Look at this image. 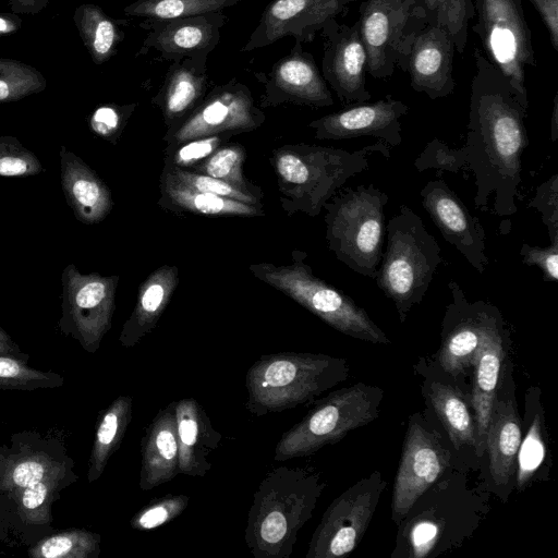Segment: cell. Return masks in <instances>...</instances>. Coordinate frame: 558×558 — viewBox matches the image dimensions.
I'll return each instance as SVG.
<instances>
[{
  "instance_id": "cell-1",
  "label": "cell",
  "mask_w": 558,
  "mask_h": 558,
  "mask_svg": "<svg viewBox=\"0 0 558 558\" xmlns=\"http://www.w3.org/2000/svg\"><path fill=\"white\" fill-rule=\"evenodd\" d=\"M466 143V169L475 177V208L486 211L494 194V213L518 211L521 157L529 144L524 119L529 101L502 72L474 49Z\"/></svg>"
},
{
  "instance_id": "cell-2",
  "label": "cell",
  "mask_w": 558,
  "mask_h": 558,
  "mask_svg": "<svg viewBox=\"0 0 558 558\" xmlns=\"http://www.w3.org/2000/svg\"><path fill=\"white\" fill-rule=\"evenodd\" d=\"M390 157L378 141L355 151L311 144H286L272 150L270 163L277 175L279 201L288 216L319 215L324 205L344 183L368 168V158Z\"/></svg>"
},
{
  "instance_id": "cell-3",
  "label": "cell",
  "mask_w": 558,
  "mask_h": 558,
  "mask_svg": "<svg viewBox=\"0 0 558 558\" xmlns=\"http://www.w3.org/2000/svg\"><path fill=\"white\" fill-rule=\"evenodd\" d=\"M323 489L318 475L302 468L268 472L247 513L244 539L250 553L255 558H289Z\"/></svg>"
},
{
  "instance_id": "cell-4",
  "label": "cell",
  "mask_w": 558,
  "mask_h": 558,
  "mask_svg": "<svg viewBox=\"0 0 558 558\" xmlns=\"http://www.w3.org/2000/svg\"><path fill=\"white\" fill-rule=\"evenodd\" d=\"M347 376L341 357L298 352L262 355L246 373V409L256 416L294 409Z\"/></svg>"
},
{
  "instance_id": "cell-5",
  "label": "cell",
  "mask_w": 558,
  "mask_h": 558,
  "mask_svg": "<svg viewBox=\"0 0 558 558\" xmlns=\"http://www.w3.org/2000/svg\"><path fill=\"white\" fill-rule=\"evenodd\" d=\"M386 232L387 246L374 280L393 301L403 322L413 305L423 300L444 258L436 239L407 205H401L388 221Z\"/></svg>"
},
{
  "instance_id": "cell-6",
  "label": "cell",
  "mask_w": 558,
  "mask_h": 558,
  "mask_svg": "<svg viewBox=\"0 0 558 558\" xmlns=\"http://www.w3.org/2000/svg\"><path fill=\"white\" fill-rule=\"evenodd\" d=\"M389 196L373 184L345 189L325 205L326 240L337 259L375 278L383 256Z\"/></svg>"
},
{
  "instance_id": "cell-7",
  "label": "cell",
  "mask_w": 558,
  "mask_h": 558,
  "mask_svg": "<svg viewBox=\"0 0 558 558\" xmlns=\"http://www.w3.org/2000/svg\"><path fill=\"white\" fill-rule=\"evenodd\" d=\"M306 257L305 252L295 250L288 265L259 263L248 269L336 330L372 343H389L385 332L352 298L314 275Z\"/></svg>"
},
{
  "instance_id": "cell-8",
  "label": "cell",
  "mask_w": 558,
  "mask_h": 558,
  "mask_svg": "<svg viewBox=\"0 0 558 558\" xmlns=\"http://www.w3.org/2000/svg\"><path fill=\"white\" fill-rule=\"evenodd\" d=\"M383 395L378 387L363 383L329 393L281 435L275 447V461L313 454L324 446L339 441L350 430L374 421Z\"/></svg>"
},
{
  "instance_id": "cell-9",
  "label": "cell",
  "mask_w": 558,
  "mask_h": 558,
  "mask_svg": "<svg viewBox=\"0 0 558 558\" xmlns=\"http://www.w3.org/2000/svg\"><path fill=\"white\" fill-rule=\"evenodd\" d=\"M357 22L366 72L378 80H388L396 66L407 71L411 45L427 24L420 0H364Z\"/></svg>"
},
{
  "instance_id": "cell-10",
  "label": "cell",
  "mask_w": 558,
  "mask_h": 558,
  "mask_svg": "<svg viewBox=\"0 0 558 558\" xmlns=\"http://www.w3.org/2000/svg\"><path fill=\"white\" fill-rule=\"evenodd\" d=\"M476 22L472 29L480 37L488 59L527 99L526 66H536L532 33L522 0H475Z\"/></svg>"
},
{
  "instance_id": "cell-11",
  "label": "cell",
  "mask_w": 558,
  "mask_h": 558,
  "mask_svg": "<svg viewBox=\"0 0 558 558\" xmlns=\"http://www.w3.org/2000/svg\"><path fill=\"white\" fill-rule=\"evenodd\" d=\"M118 282V275L81 274L74 264L61 274L59 330L88 353L98 351L111 328Z\"/></svg>"
},
{
  "instance_id": "cell-12",
  "label": "cell",
  "mask_w": 558,
  "mask_h": 558,
  "mask_svg": "<svg viewBox=\"0 0 558 558\" xmlns=\"http://www.w3.org/2000/svg\"><path fill=\"white\" fill-rule=\"evenodd\" d=\"M74 461L44 478L0 495V542L10 547H29L53 533V504L76 483Z\"/></svg>"
},
{
  "instance_id": "cell-13",
  "label": "cell",
  "mask_w": 558,
  "mask_h": 558,
  "mask_svg": "<svg viewBox=\"0 0 558 558\" xmlns=\"http://www.w3.org/2000/svg\"><path fill=\"white\" fill-rule=\"evenodd\" d=\"M386 482L379 472L360 480L337 497L316 527L306 558H336L351 553L371 522Z\"/></svg>"
},
{
  "instance_id": "cell-14",
  "label": "cell",
  "mask_w": 558,
  "mask_h": 558,
  "mask_svg": "<svg viewBox=\"0 0 558 558\" xmlns=\"http://www.w3.org/2000/svg\"><path fill=\"white\" fill-rule=\"evenodd\" d=\"M266 120L255 106L250 88L235 77L215 86L202 101L179 123L168 129L167 145L230 132L235 134L258 129Z\"/></svg>"
},
{
  "instance_id": "cell-15",
  "label": "cell",
  "mask_w": 558,
  "mask_h": 558,
  "mask_svg": "<svg viewBox=\"0 0 558 558\" xmlns=\"http://www.w3.org/2000/svg\"><path fill=\"white\" fill-rule=\"evenodd\" d=\"M324 39L322 75L344 105L367 102L366 51L356 21L339 24L330 19L319 32Z\"/></svg>"
},
{
  "instance_id": "cell-16",
  "label": "cell",
  "mask_w": 558,
  "mask_h": 558,
  "mask_svg": "<svg viewBox=\"0 0 558 558\" xmlns=\"http://www.w3.org/2000/svg\"><path fill=\"white\" fill-rule=\"evenodd\" d=\"M264 85L259 105L263 108L281 104L310 107L333 105L331 92L312 53L295 43L289 54L280 58L268 73L254 72Z\"/></svg>"
},
{
  "instance_id": "cell-17",
  "label": "cell",
  "mask_w": 558,
  "mask_h": 558,
  "mask_svg": "<svg viewBox=\"0 0 558 558\" xmlns=\"http://www.w3.org/2000/svg\"><path fill=\"white\" fill-rule=\"evenodd\" d=\"M339 0H271L241 52L275 44L291 36L295 43H311L330 19L345 10Z\"/></svg>"
},
{
  "instance_id": "cell-18",
  "label": "cell",
  "mask_w": 558,
  "mask_h": 558,
  "mask_svg": "<svg viewBox=\"0 0 558 558\" xmlns=\"http://www.w3.org/2000/svg\"><path fill=\"white\" fill-rule=\"evenodd\" d=\"M424 209L442 238L480 274L488 266L485 230L477 218L442 179L429 181L420 192Z\"/></svg>"
},
{
  "instance_id": "cell-19",
  "label": "cell",
  "mask_w": 558,
  "mask_h": 558,
  "mask_svg": "<svg viewBox=\"0 0 558 558\" xmlns=\"http://www.w3.org/2000/svg\"><path fill=\"white\" fill-rule=\"evenodd\" d=\"M409 107L390 95L375 102L349 105V107L312 121L317 140H350L362 136L376 137L388 146L402 142L401 118Z\"/></svg>"
},
{
  "instance_id": "cell-20",
  "label": "cell",
  "mask_w": 558,
  "mask_h": 558,
  "mask_svg": "<svg viewBox=\"0 0 558 558\" xmlns=\"http://www.w3.org/2000/svg\"><path fill=\"white\" fill-rule=\"evenodd\" d=\"M74 461L53 435L23 430L0 445V495L28 486Z\"/></svg>"
},
{
  "instance_id": "cell-21",
  "label": "cell",
  "mask_w": 558,
  "mask_h": 558,
  "mask_svg": "<svg viewBox=\"0 0 558 558\" xmlns=\"http://www.w3.org/2000/svg\"><path fill=\"white\" fill-rule=\"evenodd\" d=\"M228 20L222 12L169 20L145 19L140 27L147 29L148 34L136 57L150 50L157 51L166 61L208 56L217 47L220 29Z\"/></svg>"
},
{
  "instance_id": "cell-22",
  "label": "cell",
  "mask_w": 558,
  "mask_h": 558,
  "mask_svg": "<svg viewBox=\"0 0 558 558\" xmlns=\"http://www.w3.org/2000/svg\"><path fill=\"white\" fill-rule=\"evenodd\" d=\"M447 453L435 435L414 420L409 425L396 476L392 518L402 520L422 494L438 478L447 464Z\"/></svg>"
},
{
  "instance_id": "cell-23",
  "label": "cell",
  "mask_w": 558,
  "mask_h": 558,
  "mask_svg": "<svg viewBox=\"0 0 558 558\" xmlns=\"http://www.w3.org/2000/svg\"><path fill=\"white\" fill-rule=\"evenodd\" d=\"M454 45L448 32L426 24L417 32L409 52L407 71L410 85L432 100L451 95L456 88L453 77Z\"/></svg>"
},
{
  "instance_id": "cell-24",
  "label": "cell",
  "mask_w": 558,
  "mask_h": 558,
  "mask_svg": "<svg viewBox=\"0 0 558 558\" xmlns=\"http://www.w3.org/2000/svg\"><path fill=\"white\" fill-rule=\"evenodd\" d=\"M502 356L500 315L497 308L486 303L482 340L474 361L475 377L472 391L477 456H482L485 450L486 433Z\"/></svg>"
},
{
  "instance_id": "cell-25",
  "label": "cell",
  "mask_w": 558,
  "mask_h": 558,
  "mask_svg": "<svg viewBox=\"0 0 558 558\" xmlns=\"http://www.w3.org/2000/svg\"><path fill=\"white\" fill-rule=\"evenodd\" d=\"M60 182L68 206L84 225H96L113 207L112 194L100 177L65 146L60 147Z\"/></svg>"
},
{
  "instance_id": "cell-26",
  "label": "cell",
  "mask_w": 558,
  "mask_h": 558,
  "mask_svg": "<svg viewBox=\"0 0 558 558\" xmlns=\"http://www.w3.org/2000/svg\"><path fill=\"white\" fill-rule=\"evenodd\" d=\"M207 57H185L172 61L165 80L151 98L171 129L184 119L205 97L208 87Z\"/></svg>"
},
{
  "instance_id": "cell-27",
  "label": "cell",
  "mask_w": 558,
  "mask_h": 558,
  "mask_svg": "<svg viewBox=\"0 0 558 558\" xmlns=\"http://www.w3.org/2000/svg\"><path fill=\"white\" fill-rule=\"evenodd\" d=\"M179 441V474L205 476L211 469L209 457L222 435L214 428L206 411L193 398L175 401Z\"/></svg>"
},
{
  "instance_id": "cell-28",
  "label": "cell",
  "mask_w": 558,
  "mask_h": 558,
  "mask_svg": "<svg viewBox=\"0 0 558 558\" xmlns=\"http://www.w3.org/2000/svg\"><path fill=\"white\" fill-rule=\"evenodd\" d=\"M140 488L153 489L179 474L175 401L160 409L141 441Z\"/></svg>"
},
{
  "instance_id": "cell-29",
  "label": "cell",
  "mask_w": 558,
  "mask_h": 558,
  "mask_svg": "<svg viewBox=\"0 0 558 558\" xmlns=\"http://www.w3.org/2000/svg\"><path fill=\"white\" fill-rule=\"evenodd\" d=\"M179 269L162 265L154 270L138 289L136 304L123 324L119 342L123 348L136 345L157 325L178 286Z\"/></svg>"
},
{
  "instance_id": "cell-30",
  "label": "cell",
  "mask_w": 558,
  "mask_h": 558,
  "mask_svg": "<svg viewBox=\"0 0 558 558\" xmlns=\"http://www.w3.org/2000/svg\"><path fill=\"white\" fill-rule=\"evenodd\" d=\"M158 205L173 213H190L209 217L264 216L262 206L195 190L169 175H160Z\"/></svg>"
},
{
  "instance_id": "cell-31",
  "label": "cell",
  "mask_w": 558,
  "mask_h": 558,
  "mask_svg": "<svg viewBox=\"0 0 558 558\" xmlns=\"http://www.w3.org/2000/svg\"><path fill=\"white\" fill-rule=\"evenodd\" d=\"M521 439V426L512 402L494 400L485 448L488 450L489 471L497 486L507 484L513 474Z\"/></svg>"
},
{
  "instance_id": "cell-32",
  "label": "cell",
  "mask_w": 558,
  "mask_h": 558,
  "mask_svg": "<svg viewBox=\"0 0 558 558\" xmlns=\"http://www.w3.org/2000/svg\"><path fill=\"white\" fill-rule=\"evenodd\" d=\"M133 400L119 396L100 414L87 465V482H96L118 450L132 418Z\"/></svg>"
},
{
  "instance_id": "cell-33",
  "label": "cell",
  "mask_w": 558,
  "mask_h": 558,
  "mask_svg": "<svg viewBox=\"0 0 558 558\" xmlns=\"http://www.w3.org/2000/svg\"><path fill=\"white\" fill-rule=\"evenodd\" d=\"M74 22L95 64H102L113 57L125 36L119 22L93 3L78 5Z\"/></svg>"
},
{
  "instance_id": "cell-34",
  "label": "cell",
  "mask_w": 558,
  "mask_h": 558,
  "mask_svg": "<svg viewBox=\"0 0 558 558\" xmlns=\"http://www.w3.org/2000/svg\"><path fill=\"white\" fill-rule=\"evenodd\" d=\"M429 398L453 446L457 449L463 446L475 447L474 421L459 392L450 386L436 383L430 388Z\"/></svg>"
},
{
  "instance_id": "cell-35",
  "label": "cell",
  "mask_w": 558,
  "mask_h": 558,
  "mask_svg": "<svg viewBox=\"0 0 558 558\" xmlns=\"http://www.w3.org/2000/svg\"><path fill=\"white\" fill-rule=\"evenodd\" d=\"M101 536L85 529L54 531L27 548L32 558H97Z\"/></svg>"
},
{
  "instance_id": "cell-36",
  "label": "cell",
  "mask_w": 558,
  "mask_h": 558,
  "mask_svg": "<svg viewBox=\"0 0 558 558\" xmlns=\"http://www.w3.org/2000/svg\"><path fill=\"white\" fill-rule=\"evenodd\" d=\"M242 0H135L123 9L128 16L150 20L187 17L233 7Z\"/></svg>"
},
{
  "instance_id": "cell-37",
  "label": "cell",
  "mask_w": 558,
  "mask_h": 558,
  "mask_svg": "<svg viewBox=\"0 0 558 558\" xmlns=\"http://www.w3.org/2000/svg\"><path fill=\"white\" fill-rule=\"evenodd\" d=\"M245 149L239 143H226L202 162L189 170L209 175L242 191L263 197L259 186L247 182L243 175Z\"/></svg>"
},
{
  "instance_id": "cell-38",
  "label": "cell",
  "mask_w": 558,
  "mask_h": 558,
  "mask_svg": "<svg viewBox=\"0 0 558 558\" xmlns=\"http://www.w3.org/2000/svg\"><path fill=\"white\" fill-rule=\"evenodd\" d=\"M28 355L0 354V390L34 391L63 386L62 375L27 364Z\"/></svg>"
},
{
  "instance_id": "cell-39",
  "label": "cell",
  "mask_w": 558,
  "mask_h": 558,
  "mask_svg": "<svg viewBox=\"0 0 558 558\" xmlns=\"http://www.w3.org/2000/svg\"><path fill=\"white\" fill-rule=\"evenodd\" d=\"M475 17V5L472 0H432L426 11V22L448 32L456 52H464L468 40L470 20Z\"/></svg>"
},
{
  "instance_id": "cell-40",
  "label": "cell",
  "mask_w": 558,
  "mask_h": 558,
  "mask_svg": "<svg viewBox=\"0 0 558 558\" xmlns=\"http://www.w3.org/2000/svg\"><path fill=\"white\" fill-rule=\"evenodd\" d=\"M45 76L32 65L0 58V102L21 100L45 90Z\"/></svg>"
},
{
  "instance_id": "cell-41",
  "label": "cell",
  "mask_w": 558,
  "mask_h": 558,
  "mask_svg": "<svg viewBox=\"0 0 558 558\" xmlns=\"http://www.w3.org/2000/svg\"><path fill=\"white\" fill-rule=\"evenodd\" d=\"M226 132L208 136L187 140L174 145H167L165 149V166L191 169L210 156L216 149L233 136Z\"/></svg>"
},
{
  "instance_id": "cell-42",
  "label": "cell",
  "mask_w": 558,
  "mask_h": 558,
  "mask_svg": "<svg viewBox=\"0 0 558 558\" xmlns=\"http://www.w3.org/2000/svg\"><path fill=\"white\" fill-rule=\"evenodd\" d=\"M43 171L38 157L16 137L0 136V177H31Z\"/></svg>"
},
{
  "instance_id": "cell-43",
  "label": "cell",
  "mask_w": 558,
  "mask_h": 558,
  "mask_svg": "<svg viewBox=\"0 0 558 558\" xmlns=\"http://www.w3.org/2000/svg\"><path fill=\"white\" fill-rule=\"evenodd\" d=\"M189 500L182 494L153 499L132 517L130 524L136 531L156 529L179 517L186 509Z\"/></svg>"
},
{
  "instance_id": "cell-44",
  "label": "cell",
  "mask_w": 558,
  "mask_h": 558,
  "mask_svg": "<svg viewBox=\"0 0 558 558\" xmlns=\"http://www.w3.org/2000/svg\"><path fill=\"white\" fill-rule=\"evenodd\" d=\"M163 171L175 180L195 189L201 192L223 196L231 199H236L252 205L262 206V197L252 193L242 191L227 182L211 178L209 175L198 173L189 169H181L174 167H163Z\"/></svg>"
},
{
  "instance_id": "cell-45",
  "label": "cell",
  "mask_w": 558,
  "mask_h": 558,
  "mask_svg": "<svg viewBox=\"0 0 558 558\" xmlns=\"http://www.w3.org/2000/svg\"><path fill=\"white\" fill-rule=\"evenodd\" d=\"M137 104H105L97 107L88 118L90 132L116 145Z\"/></svg>"
},
{
  "instance_id": "cell-46",
  "label": "cell",
  "mask_w": 558,
  "mask_h": 558,
  "mask_svg": "<svg viewBox=\"0 0 558 558\" xmlns=\"http://www.w3.org/2000/svg\"><path fill=\"white\" fill-rule=\"evenodd\" d=\"M414 166L418 171L435 169L458 173L466 169V155L463 147L451 149L442 141L434 138L415 159Z\"/></svg>"
},
{
  "instance_id": "cell-47",
  "label": "cell",
  "mask_w": 558,
  "mask_h": 558,
  "mask_svg": "<svg viewBox=\"0 0 558 558\" xmlns=\"http://www.w3.org/2000/svg\"><path fill=\"white\" fill-rule=\"evenodd\" d=\"M529 207L535 208L541 214L550 242L558 241V174H553L537 186Z\"/></svg>"
},
{
  "instance_id": "cell-48",
  "label": "cell",
  "mask_w": 558,
  "mask_h": 558,
  "mask_svg": "<svg viewBox=\"0 0 558 558\" xmlns=\"http://www.w3.org/2000/svg\"><path fill=\"white\" fill-rule=\"evenodd\" d=\"M539 418L531 425L519 449L518 486L521 489L536 471L544 456Z\"/></svg>"
},
{
  "instance_id": "cell-49",
  "label": "cell",
  "mask_w": 558,
  "mask_h": 558,
  "mask_svg": "<svg viewBox=\"0 0 558 558\" xmlns=\"http://www.w3.org/2000/svg\"><path fill=\"white\" fill-rule=\"evenodd\" d=\"M522 262L527 266L541 269L546 282L558 280V241H551L546 247L532 246L524 243L520 250Z\"/></svg>"
},
{
  "instance_id": "cell-50",
  "label": "cell",
  "mask_w": 558,
  "mask_h": 558,
  "mask_svg": "<svg viewBox=\"0 0 558 558\" xmlns=\"http://www.w3.org/2000/svg\"><path fill=\"white\" fill-rule=\"evenodd\" d=\"M541 15L549 34V40L558 51V0H530Z\"/></svg>"
},
{
  "instance_id": "cell-51",
  "label": "cell",
  "mask_w": 558,
  "mask_h": 558,
  "mask_svg": "<svg viewBox=\"0 0 558 558\" xmlns=\"http://www.w3.org/2000/svg\"><path fill=\"white\" fill-rule=\"evenodd\" d=\"M436 538V526L428 522L420 523L412 533L414 556L426 555L427 549L434 544Z\"/></svg>"
},
{
  "instance_id": "cell-52",
  "label": "cell",
  "mask_w": 558,
  "mask_h": 558,
  "mask_svg": "<svg viewBox=\"0 0 558 558\" xmlns=\"http://www.w3.org/2000/svg\"><path fill=\"white\" fill-rule=\"evenodd\" d=\"M49 0H9V7L14 14L35 15L43 11Z\"/></svg>"
},
{
  "instance_id": "cell-53",
  "label": "cell",
  "mask_w": 558,
  "mask_h": 558,
  "mask_svg": "<svg viewBox=\"0 0 558 558\" xmlns=\"http://www.w3.org/2000/svg\"><path fill=\"white\" fill-rule=\"evenodd\" d=\"M22 20L14 13H0V37L15 33L21 28Z\"/></svg>"
},
{
  "instance_id": "cell-54",
  "label": "cell",
  "mask_w": 558,
  "mask_h": 558,
  "mask_svg": "<svg viewBox=\"0 0 558 558\" xmlns=\"http://www.w3.org/2000/svg\"><path fill=\"white\" fill-rule=\"evenodd\" d=\"M0 354L25 355L0 324Z\"/></svg>"
},
{
  "instance_id": "cell-55",
  "label": "cell",
  "mask_w": 558,
  "mask_h": 558,
  "mask_svg": "<svg viewBox=\"0 0 558 558\" xmlns=\"http://www.w3.org/2000/svg\"><path fill=\"white\" fill-rule=\"evenodd\" d=\"M558 137V93H556L553 101V110L550 118V138L555 143Z\"/></svg>"
},
{
  "instance_id": "cell-56",
  "label": "cell",
  "mask_w": 558,
  "mask_h": 558,
  "mask_svg": "<svg viewBox=\"0 0 558 558\" xmlns=\"http://www.w3.org/2000/svg\"><path fill=\"white\" fill-rule=\"evenodd\" d=\"M421 4L424 7L425 12L428 10V8L432 4V0H420Z\"/></svg>"
},
{
  "instance_id": "cell-57",
  "label": "cell",
  "mask_w": 558,
  "mask_h": 558,
  "mask_svg": "<svg viewBox=\"0 0 558 558\" xmlns=\"http://www.w3.org/2000/svg\"><path fill=\"white\" fill-rule=\"evenodd\" d=\"M339 1H343V2H345V1H351V0H339Z\"/></svg>"
}]
</instances>
